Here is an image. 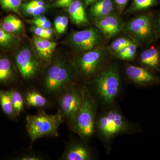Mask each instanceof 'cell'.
<instances>
[{"instance_id": "obj_1", "label": "cell", "mask_w": 160, "mask_h": 160, "mask_svg": "<svg viewBox=\"0 0 160 160\" xmlns=\"http://www.w3.org/2000/svg\"><path fill=\"white\" fill-rule=\"evenodd\" d=\"M26 120V130L31 144L41 138L57 137L59 127L64 121L59 112L49 114L43 110L35 115L27 114Z\"/></svg>"}, {"instance_id": "obj_2", "label": "cell", "mask_w": 160, "mask_h": 160, "mask_svg": "<svg viewBox=\"0 0 160 160\" xmlns=\"http://www.w3.org/2000/svg\"><path fill=\"white\" fill-rule=\"evenodd\" d=\"M95 105L89 91L84 89L82 104L71 125L72 129L84 138L94 133Z\"/></svg>"}, {"instance_id": "obj_3", "label": "cell", "mask_w": 160, "mask_h": 160, "mask_svg": "<svg viewBox=\"0 0 160 160\" xmlns=\"http://www.w3.org/2000/svg\"><path fill=\"white\" fill-rule=\"evenodd\" d=\"M72 70L69 65L62 60L56 61L48 68L44 79V88L52 95L59 96L66 86L70 84Z\"/></svg>"}, {"instance_id": "obj_4", "label": "cell", "mask_w": 160, "mask_h": 160, "mask_svg": "<svg viewBox=\"0 0 160 160\" xmlns=\"http://www.w3.org/2000/svg\"><path fill=\"white\" fill-rule=\"evenodd\" d=\"M95 91L102 101L110 104L115 99L120 89L118 69L115 66L109 67L94 80Z\"/></svg>"}, {"instance_id": "obj_5", "label": "cell", "mask_w": 160, "mask_h": 160, "mask_svg": "<svg viewBox=\"0 0 160 160\" xmlns=\"http://www.w3.org/2000/svg\"><path fill=\"white\" fill-rule=\"evenodd\" d=\"M84 92V89L70 83L59 96L58 112L70 126L82 104Z\"/></svg>"}, {"instance_id": "obj_6", "label": "cell", "mask_w": 160, "mask_h": 160, "mask_svg": "<svg viewBox=\"0 0 160 160\" xmlns=\"http://www.w3.org/2000/svg\"><path fill=\"white\" fill-rule=\"evenodd\" d=\"M96 126L101 136L106 140L128 131L131 127L123 115L116 109L102 115L98 118Z\"/></svg>"}, {"instance_id": "obj_7", "label": "cell", "mask_w": 160, "mask_h": 160, "mask_svg": "<svg viewBox=\"0 0 160 160\" xmlns=\"http://www.w3.org/2000/svg\"><path fill=\"white\" fill-rule=\"evenodd\" d=\"M127 29L142 42H151L158 36L155 19L150 14L142 15L132 20Z\"/></svg>"}, {"instance_id": "obj_8", "label": "cell", "mask_w": 160, "mask_h": 160, "mask_svg": "<svg viewBox=\"0 0 160 160\" xmlns=\"http://www.w3.org/2000/svg\"><path fill=\"white\" fill-rule=\"evenodd\" d=\"M15 61L20 74L26 79L33 78L39 70V62L28 48L18 52L16 55Z\"/></svg>"}, {"instance_id": "obj_9", "label": "cell", "mask_w": 160, "mask_h": 160, "mask_svg": "<svg viewBox=\"0 0 160 160\" xmlns=\"http://www.w3.org/2000/svg\"><path fill=\"white\" fill-rule=\"evenodd\" d=\"M104 52L102 49L88 52L79 58L76 63L78 73L89 77L94 74L102 64Z\"/></svg>"}, {"instance_id": "obj_10", "label": "cell", "mask_w": 160, "mask_h": 160, "mask_svg": "<svg viewBox=\"0 0 160 160\" xmlns=\"http://www.w3.org/2000/svg\"><path fill=\"white\" fill-rule=\"evenodd\" d=\"M100 40L98 32L93 28L75 32L71 37L72 45L77 49L83 51L93 49L98 45Z\"/></svg>"}, {"instance_id": "obj_11", "label": "cell", "mask_w": 160, "mask_h": 160, "mask_svg": "<svg viewBox=\"0 0 160 160\" xmlns=\"http://www.w3.org/2000/svg\"><path fill=\"white\" fill-rule=\"evenodd\" d=\"M126 73L130 80L139 86H149L160 84V77L146 68L129 66L126 68Z\"/></svg>"}, {"instance_id": "obj_12", "label": "cell", "mask_w": 160, "mask_h": 160, "mask_svg": "<svg viewBox=\"0 0 160 160\" xmlns=\"http://www.w3.org/2000/svg\"><path fill=\"white\" fill-rule=\"evenodd\" d=\"M92 154L88 147L82 143L72 142L68 144L61 159L63 160H90Z\"/></svg>"}, {"instance_id": "obj_13", "label": "cell", "mask_w": 160, "mask_h": 160, "mask_svg": "<svg viewBox=\"0 0 160 160\" xmlns=\"http://www.w3.org/2000/svg\"><path fill=\"white\" fill-rule=\"evenodd\" d=\"M95 24L107 38H111L115 35L121 30V25L119 20L113 16L108 15L98 19Z\"/></svg>"}, {"instance_id": "obj_14", "label": "cell", "mask_w": 160, "mask_h": 160, "mask_svg": "<svg viewBox=\"0 0 160 160\" xmlns=\"http://www.w3.org/2000/svg\"><path fill=\"white\" fill-rule=\"evenodd\" d=\"M140 60L147 68L160 72V52L157 47L152 46L144 50L140 55Z\"/></svg>"}, {"instance_id": "obj_15", "label": "cell", "mask_w": 160, "mask_h": 160, "mask_svg": "<svg viewBox=\"0 0 160 160\" xmlns=\"http://www.w3.org/2000/svg\"><path fill=\"white\" fill-rule=\"evenodd\" d=\"M25 104L27 107L42 109L49 107L50 102L40 92L35 89L28 90L24 97Z\"/></svg>"}, {"instance_id": "obj_16", "label": "cell", "mask_w": 160, "mask_h": 160, "mask_svg": "<svg viewBox=\"0 0 160 160\" xmlns=\"http://www.w3.org/2000/svg\"><path fill=\"white\" fill-rule=\"evenodd\" d=\"M68 12L72 21L77 25L88 23L83 4L79 0H74L68 6Z\"/></svg>"}, {"instance_id": "obj_17", "label": "cell", "mask_w": 160, "mask_h": 160, "mask_svg": "<svg viewBox=\"0 0 160 160\" xmlns=\"http://www.w3.org/2000/svg\"><path fill=\"white\" fill-rule=\"evenodd\" d=\"M15 78V72L11 61L7 58H0V83L9 84L14 81Z\"/></svg>"}, {"instance_id": "obj_18", "label": "cell", "mask_w": 160, "mask_h": 160, "mask_svg": "<svg viewBox=\"0 0 160 160\" xmlns=\"http://www.w3.org/2000/svg\"><path fill=\"white\" fill-rule=\"evenodd\" d=\"M112 8L113 5L111 0H101L92 6L90 13L98 19L109 15Z\"/></svg>"}, {"instance_id": "obj_19", "label": "cell", "mask_w": 160, "mask_h": 160, "mask_svg": "<svg viewBox=\"0 0 160 160\" xmlns=\"http://www.w3.org/2000/svg\"><path fill=\"white\" fill-rule=\"evenodd\" d=\"M0 106L4 113L10 118L14 119L17 117L12 102L10 90L0 89Z\"/></svg>"}, {"instance_id": "obj_20", "label": "cell", "mask_w": 160, "mask_h": 160, "mask_svg": "<svg viewBox=\"0 0 160 160\" xmlns=\"http://www.w3.org/2000/svg\"><path fill=\"white\" fill-rule=\"evenodd\" d=\"M23 28L22 21L12 15H9L5 18L1 25V28L3 30L12 34L20 32Z\"/></svg>"}, {"instance_id": "obj_21", "label": "cell", "mask_w": 160, "mask_h": 160, "mask_svg": "<svg viewBox=\"0 0 160 160\" xmlns=\"http://www.w3.org/2000/svg\"><path fill=\"white\" fill-rule=\"evenodd\" d=\"M12 102L15 112L17 116H19L22 112L24 111L25 100L22 94L16 89L10 90Z\"/></svg>"}, {"instance_id": "obj_22", "label": "cell", "mask_w": 160, "mask_h": 160, "mask_svg": "<svg viewBox=\"0 0 160 160\" xmlns=\"http://www.w3.org/2000/svg\"><path fill=\"white\" fill-rule=\"evenodd\" d=\"M18 39L14 35L0 28V47L11 48L17 44Z\"/></svg>"}, {"instance_id": "obj_23", "label": "cell", "mask_w": 160, "mask_h": 160, "mask_svg": "<svg viewBox=\"0 0 160 160\" xmlns=\"http://www.w3.org/2000/svg\"><path fill=\"white\" fill-rule=\"evenodd\" d=\"M33 42L36 49L40 57L45 60H49L50 57L43 45L42 38L37 36H34Z\"/></svg>"}, {"instance_id": "obj_24", "label": "cell", "mask_w": 160, "mask_h": 160, "mask_svg": "<svg viewBox=\"0 0 160 160\" xmlns=\"http://www.w3.org/2000/svg\"><path fill=\"white\" fill-rule=\"evenodd\" d=\"M22 0H0V4L3 9L6 10L19 12Z\"/></svg>"}, {"instance_id": "obj_25", "label": "cell", "mask_w": 160, "mask_h": 160, "mask_svg": "<svg viewBox=\"0 0 160 160\" xmlns=\"http://www.w3.org/2000/svg\"><path fill=\"white\" fill-rule=\"evenodd\" d=\"M156 0H133V8L140 10L151 8L156 4Z\"/></svg>"}, {"instance_id": "obj_26", "label": "cell", "mask_w": 160, "mask_h": 160, "mask_svg": "<svg viewBox=\"0 0 160 160\" xmlns=\"http://www.w3.org/2000/svg\"><path fill=\"white\" fill-rule=\"evenodd\" d=\"M132 43L130 40L125 38H119L112 42L111 44V48L115 52L118 53L121 49L129 46Z\"/></svg>"}, {"instance_id": "obj_27", "label": "cell", "mask_w": 160, "mask_h": 160, "mask_svg": "<svg viewBox=\"0 0 160 160\" xmlns=\"http://www.w3.org/2000/svg\"><path fill=\"white\" fill-rule=\"evenodd\" d=\"M24 8L25 11L28 14L34 16H39L43 14L46 10L45 6H28L24 5Z\"/></svg>"}, {"instance_id": "obj_28", "label": "cell", "mask_w": 160, "mask_h": 160, "mask_svg": "<svg viewBox=\"0 0 160 160\" xmlns=\"http://www.w3.org/2000/svg\"><path fill=\"white\" fill-rule=\"evenodd\" d=\"M42 39L43 45L45 46L46 51L50 58L52 54L56 48L58 44L57 43L54 42H50L47 39L42 38Z\"/></svg>"}, {"instance_id": "obj_29", "label": "cell", "mask_w": 160, "mask_h": 160, "mask_svg": "<svg viewBox=\"0 0 160 160\" xmlns=\"http://www.w3.org/2000/svg\"><path fill=\"white\" fill-rule=\"evenodd\" d=\"M137 48V45L132 42L127 46V54L126 55V60H131L133 58L134 56L135 55Z\"/></svg>"}, {"instance_id": "obj_30", "label": "cell", "mask_w": 160, "mask_h": 160, "mask_svg": "<svg viewBox=\"0 0 160 160\" xmlns=\"http://www.w3.org/2000/svg\"><path fill=\"white\" fill-rule=\"evenodd\" d=\"M18 160H41L43 159V158L41 156L33 153L24 154L23 155L18 157L16 159Z\"/></svg>"}, {"instance_id": "obj_31", "label": "cell", "mask_w": 160, "mask_h": 160, "mask_svg": "<svg viewBox=\"0 0 160 160\" xmlns=\"http://www.w3.org/2000/svg\"><path fill=\"white\" fill-rule=\"evenodd\" d=\"M30 22L38 27H41L45 29L50 28L51 26V22L48 20L43 22H39L33 19L31 20Z\"/></svg>"}, {"instance_id": "obj_32", "label": "cell", "mask_w": 160, "mask_h": 160, "mask_svg": "<svg viewBox=\"0 0 160 160\" xmlns=\"http://www.w3.org/2000/svg\"><path fill=\"white\" fill-rule=\"evenodd\" d=\"M33 31L36 35L37 36L42 38L47 39V36L45 33V29L36 26L33 28Z\"/></svg>"}, {"instance_id": "obj_33", "label": "cell", "mask_w": 160, "mask_h": 160, "mask_svg": "<svg viewBox=\"0 0 160 160\" xmlns=\"http://www.w3.org/2000/svg\"><path fill=\"white\" fill-rule=\"evenodd\" d=\"M73 1V0H58L57 2L55 3L54 5L57 7L62 8L68 7Z\"/></svg>"}, {"instance_id": "obj_34", "label": "cell", "mask_w": 160, "mask_h": 160, "mask_svg": "<svg viewBox=\"0 0 160 160\" xmlns=\"http://www.w3.org/2000/svg\"><path fill=\"white\" fill-rule=\"evenodd\" d=\"M68 24V18L66 16H62V24H61V28H60L59 34H62L66 31V28Z\"/></svg>"}, {"instance_id": "obj_35", "label": "cell", "mask_w": 160, "mask_h": 160, "mask_svg": "<svg viewBox=\"0 0 160 160\" xmlns=\"http://www.w3.org/2000/svg\"><path fill=\"white\" fill-rule=\"evenodd\" d=\"M45 5L44 2L41 0H34V1H31L27 3L25 5V6H43Z\"/></svg>"}, {"instance_id": "obj_36", "label": "cell", "mask_w": 160, "mask_h": 160, "mask_svg": "<svg viewBox=\"0 0 160 160\" xmlns=\"http://www.w3.org/2000/svg\"><path fill=\"white\" fill-rule=\"evenodd\" d=\"M62 16H58L56 18L54 21V26L56 31L58 33L60 28H61V24H62Z\"/></svg>"}, {"instance_id": "obj_37", "label": "cell", "mask_w": 160, "mask_h": 160, "mask_svg": "<svg viewBox=\"0 0 160 160\" xmlns=\"http://www.w3.org/2000/svg\"><path fill=\"white\" fill-rule=\"evenodd\" d=\"M155 23L158 36H160V14H159L157 18L155 20Z\"/></svg>"}, {"instance_id": "obj_38", "label": "cell", "mask_w": 160, "mask_h": 160, "mask_svg": "<svg viewBox=\"0 0 160 160\" xmlns=\"http://www.w3.org/2000/svg\"><path fill=\"white\" fill-rule=\"evenodd\" d=\"M52 33H53V31L51 28L45 29V33H46V36H47V39L50 38L51 37Z\"/></svg>"}, {"instance_id": "obj_39", "label": "cell", "mask_w": 160, "mask_h": 160, "mask_svg": "<svg viewBox=\"0 0 160 160\" xmlns=\"http://www.w3.org/2000/svg\"><path fill=\"white\" fill-rule=\"evenodd\" d=\"M128 0H115L116 2L118 5L122 6V5H125L127 3Z\"/></svg>"}, {"instance_id": "obj_40", "label": "cell", "mask_w": 160, "mask_h": 160, "mask_svg": "<svg viewBox=\"0 0 160 160\" xmlns=\"http://www.w3.org/2000/svg\"><path fill=\"white\" fill-rule=\"evenodd\" d=\"M95 0H84V2H85L86 6H88L91 4Z\"/></svg>"}, {"instance_id": "obj_41", "label": "cell", "mask_w": 160, "mask_h": 160, "mask_svg": "<svg viewBox=\"0 0 160 160\" xmlns=\"http://www.w3.org/2000/svg\"><path fill=\"white\" fill-rule=\"evenodd\" d=\"M51 1H52V0H51Z\"/></svg>"}]
</instances>
